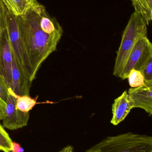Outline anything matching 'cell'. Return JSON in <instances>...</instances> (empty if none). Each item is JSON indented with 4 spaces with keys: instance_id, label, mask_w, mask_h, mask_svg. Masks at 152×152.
Wrapping results in <instances>:
<instances>
[{
    "instance_id": "cell-2",
    "label": "cell",
    "mask_w": 152,
    "mask_h": 152,
    "mask_svg": "<svg viewBox=\"0 0 152 152\" xmlns=\"http://www.w3.org/2000/svg\"><path fill=\"white\" fill-rule=\"evenodd\" d=\"M89 149L98 152H152V137L129 132L107 137Z\"/></svg>"
},
{
    "instance_id": "cell-8",
    "label": "cell",
    "mask_w": 152,
    "mask_h": 152,
    "mask_svg": "<svg viewBox=\"0 0 152 152\" xmlns=\"http://www.w3.org/2000/svg\"><path fill=\"white\" fill-rule=\"evenodd\" d=\"M12 53L6 27L4 30L0 45V74L11 89Z\"/></svg>"
},
{
    "instance_id": "cell-13",
    "label": "cell",
    "mask_w": 152,
    "mask_h": 152,
    "mask_svg": "<svg viewBox=\"0 0 152 152\" xmlns=\"http://www.w3.org/2000/svg\"><path fill=\"white\" fill-rule=\"evenodd\" d=\"M37 99V98H32L29 95L18 96L16 108L23 112L29 113L36 104Z\"/></svg>"
},
{
    "instance_id": "cell-9",
    "label": "cell",
    "mask_w": 152,
    "mask_h": 152,
    "mask_svg": "<svg viewBox=\"0 0 152 152\" xmlns=\"http://www.w3.org/2000/svg\"><path fill=\"white\" fill-rule=\"evenodd\" d=\"M32 82L12 53L11 89L13 93L18 96L29 95Z\"/></svg>"
},
{
    "instance_id": "cell-20",
    "label": "cell",
    "mask_w": 152,
    "mask_h": 152,
    "mask_svg": "<svg viewBox=\"0 0 152 152\" xmlns=\"http://www.w3.org/2000/svg\"><path fill=\"white\" fill-rule=\"evenodd\" d=\"M58 152H74V150L71 145H68Z\"/></svg>"
},
{
    "instance_id": "cell-19",
    "label": "cell",
    "mask_w": 152,
    "mask_h": 152,
    "mask_svg": "<svg viewBox=\"0 0 152 152\" xmlns=\"http://www.w3.org/2000/svg\"><path fill=\"white\" fill-rule=\"evenodd\" d=\"M21 148V146L19 144L15 142H12L11 152H18Z\"/></svg>"
},
{
    "instance_id": "cell-22",
    "label": "cell",
    "mask_w": 152,
    "mask_h": 152,
    "mask_svg": "<svg viewBox=\"0 0 152 152\" xmlns=\"http://www.w3.org/2000/svg\"><path fill=\"white\" fill-rule=\"evenodd\" d=\"M24 148H22L21 147V149H20L19 151L18 152H24Z\"/></svg>"
},
{
    "instance_id": "cell-21",
    "label": "cell",
    "mask_w": 152,
    "mask_h": 152,
    "mask_svg": "<svg viewBox=\"0 0 152 152\" xmlns=\"http://www.w3.org/2000/svg\"><path fill=\"white\" fill-rule=\"evenodd\" d=\"M86 152H98L97 151H92V150H90V149H88L87 151H86Z\"/></svg>"
},
{
    "instance_id": "cell-16",
    "label": "cell",
    "mask_w": 152,
    "mask_h": 152,
    "mask_svg": "<svg viewBox=\"0 0 152 152\" xmlns=\"http://www.w3.org/2000/svg\"><path fill=\"white\" fill-rule=\"evenodd\" d=\"M7 10L0 0V45L4 30L6 28V15Z\"/></svg>"
},
{
    "instance_id": "cell-6",
    "label": "cell",
    "mask_w": 152,
    "mask_h": 152,
    "mask_svg": "<svg viewBox=\"0 0 152 152\" xmlns=\"http://www.w3.org/2000/svg\"><path fill=\"white\" fill-rule=\"evenodd\" d=\"M18 96L10 88L6 105L0 112V121H2V126L10 130H16L26 126L29 120V112H23L16 108Z\"/></svg>"
},
{
    "instance_id": "cell-4",
    "label": "cell",
    "mask_w": 152,
    "mask_h": 152,
    "mask_svg": "<svg viewBox=\"0 0 152 152\" xmlns=\"http://www.w3.org/2000/svg\"><path fill=\"white\" fill-rule=\"evenodd\" d=\"M6 25L12 52L30 80L33 81L35 78L36 75L34 74L21 36L18 26V17L7 11Z\"/></svg>"
},
{
    "instance_id": "cell-12",
    "label": "cell",
    "mask_w": 152,
    "mask_h": 152,
    "mask_svg": "<svg viewBox=\"0 0 152 152\" xmlns=\"http://www.w3.org/2000/svg\"><path fill=\"white\" fill-rule=\"evenodd\" d=\"M135 12L139 14L149 25L152 20V0H131Z\"/></svg>"
},
{
    "instance_id": "cell-15",
    "label": "cell",
    "mask_w": 152,
    "mask_h": 152,
    "mask_svg": "<svg viewBox=\"0 0 152 152\" xmlns=\"http://www.w3.org/2000/svg\"><path fill=\"white\" fill-rule=\"evenodd\" d=\"M12 142L9 134L0 123V151L11 152Z\"/></svg>"
},
{
    "instance_id": "cell-1",
    "label": "cell",
    "mask_w": 152,
    "mask_h": 152,
    "mask_svg": "<svg viewBox=\"0 0 152 152\" xmlns=\"http://www.w3.org/2000/svg\"><path fill=\"white\" fill-rule=\"evenodd\" d=\"M19 29L34 74L57 48L63 29L56 18L37 2L22 16L18 17Z\"/></svg>"
},
{
    "instance_id": "cell-7",
    "label": "cell",
    "mask_w": 152,
    "mask_h": 152,
    "mask_svg": "<svg viewBox=\"0 0 152 152\" xmlns=\"http://www.w3.org/2000/svg\"><path fill=\"white\" fill-rule=\"evenodd\" d=\"M128 94L133 108L143 109L150 116L152 114V81H145L139 87L129 88Z\"/></svg>"
},
{
    "instance_id": "cell-14",
    "label": "cell",
    "mask_w": 152,
    "mask_h": 152,
    "mask_svg": "<svg viewBox=\"0 0 152 152\" xmlns=\"http://www.w3.org/2000/svg\"><path fill=\"white\" fill-rule=\"evenodd\" d=\"M127 78L128 79L129 86L132 88L139 87L145 83L144 77L142 73L136 69H132L130 70Z\"/></svg>"
},
{
    "instance_id": "cell-17",
    "label": "cell",
    "mask_w": 152,
    "mask_h": 152,
    "mask_svg": "<svg viewBox=\"0 0 152 152\" xmlns=\"http://www.w3.org/2000/svg\"><path fill=\"white\" fill-rule=\"evenodd\" d=\"M10 89L4 78L0 74V98L5 103L9 97Z\"/></svg>"
},
{
    "instance_id": "cell-3",
    "label": "cell",
    "mask_w": 152,
    "mask_h": 152,
    "mask_svg": "<svg viewBox=\"0 0 152 152\" xmlns=\"http://www.w3.org/2000/svg\"><path fill=\"white\" fill-rule=\"evenodd\" d=\"M147 25L139 14L133 12L123 32L120 46L117 51L113 74L120 77L129 56L136 43L147 37Z\"/></svg>"
},
{
    "instance_id": "cell-10",
    "label": "cell",
    "mask_w": 152,
    "mask_h": 152,
    "mask_svg": "<svg viewBox=\"0 0 152 152\" xmlns=\"http://www.w3.org/2000/svg\"><path fill=\"white\" fill-rule=\"evenodd\" d=\"M133 105L127 91L114 100L112 105V116L111 123L117 126L124 120L133 109Z\"/></svg>"
},
{
    "instance_id": "cell-18",
    "label": "cell",
    "mask_w": 152,
    "mask_h": 152,
    "mask_svg": "<svg viewBox=\"0 0 152 152\" xmlns=\"http://www.w3.org/2000/svg\"><path fill=\"white\" fill-rule=\"evenodd\" d=\"M152 58L150 59L148 62L144 66L141 70L144 77L145 81H152Z\"/></svg>"
},
{
    "instance_id": "cell-5",
    "label": "cell",
    "mask_w": 152,
    "mask_h": 152,
    "mask_svg": "<svg viewBox=\"0 0 152 152\" xmlns=\"http://www.w3.org/2000/svg\"><path fill=\"white\" fill-rule=\"evenodd\" d=\"M152 58V44L147 37L140 39L136 44L128 58L120 77L127 78L132 69L141 71Z\"/></svg>"
},
{
    "instance_id": "cell-11",
    "label": "cell",
    "mask_w": 152,
    "mask_h": 152,
    "mask_svg": "<svg viewBox=\"0 0 152 152\" xmlns=\"http://www.w3.org/2000/svg\"><path fill=\"white\" fill-rule=\"evenodd\" d=\"M7 11L16 17L24 15L36 4L37 0H1Z\"/></svg>"
}]
</instances>
